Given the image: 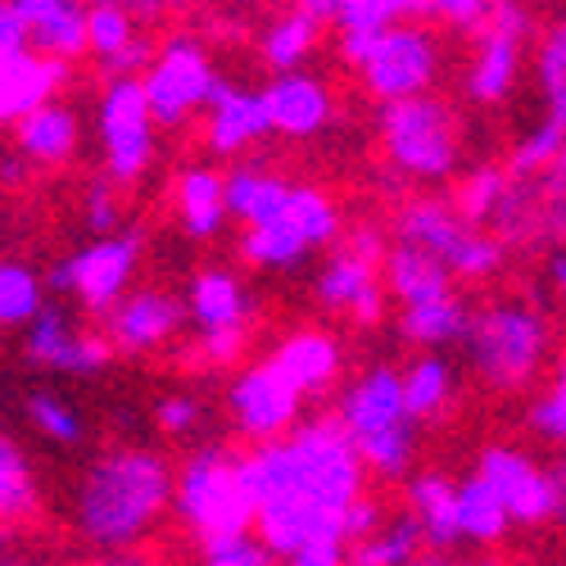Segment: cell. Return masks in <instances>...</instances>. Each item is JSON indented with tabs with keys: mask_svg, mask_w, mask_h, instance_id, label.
<instances>
[{
	"mask_svg": "<svg viewBox=\"0 0 566 566\" xmlns=\"http://www.w3.org/2000/svg\"><path fill=\"white\" fill-rule=\"evenodd\" d=\"M363 453L340 417H322L268 440L245 458L254 526L276 557L322 539H345V516L363 494ZM349 544V539H345Z\"/></svg>",
	"mask_w": 566,
	"mask_h": 566,
	"instance_id": "1",
	"label": "cell"
},
{
	"mask_svg": "<svg viewBox=\"0 0 566 566\" xmlns=\"http://www.w3.org/2000/svg\"><path fill=\"white\" fill-rule=\"evenodd\" d=\"M177 499V481L150 449H109L86 467L73 499L77 531L91 548L123 553L146 535Z\"/></svg>",
	"mask_w": 566,
	"mask_h": 566,
	"instance_id": "2",
	"label": "cell"
},
{
	"mask_svg": "<svg viewBox=\"0 0 566 566\" xmlns=\"http://www.w3.org/2000/svg\"><path fill=\"white\" fill-rule=\"evenodd\" d=\"M340 427L349 431L367 471H376V476H386V481H399L417 453V427H421L408 408V395H403V371H395V367L363 371L340 395Z\"/></svg>",
	"mask_w": 566,
	"mask_h": 566,
	"instance_id": "3",
	"label": "cell"
},
{
	"mask_svg": "<svg viewBox=\"0 0 566 566\" xmlns=\"http://www.w3.org/2000/svg\"><path fill=\"white\" fill-rule=\"evenodd\" d=\"M177 516L205 544L245 535L254 526V494L245 481V458H231L227 449H200L177 471Z\"/></svg>",
	"mask_w": 566,
	"mask_h": 566,
	"instance_id": "4",
	"label": "cell"
},
{
	"mask_svg": "<svg viewBox=\"0 0 566 566\" xmlns=\"http://www.w3.org/2000/svg\"><path fill=\"white\" fill-rule=\"evenodd\" d=\"M462 345L481 386L507 395L539 376L548 354V322L531 304H490L485 313L471 317V332Z\"/></svg>",
	"mask_w": 566,
	"mask_h": 566,
	"instance_id": "5",
	"label": "cell"
},
{
	"mask_svg": "<svg viewBox=\"0 0 566 566\" xmlns=\"http://www.w3.org/2000/svg\"><path fill=\"white\" fill-rule=\"evenodd\" d=\"M390 168L417 181H440L458 168V123L436 96L386 101L376 114Z\"/></svg>",
	"mask_w": 566,
	"mask_h": 566,
	"instance_id": "6",
	"label": "cell"
},
{
	"mask_svg": "<svg viewBox=\"0 0 566 566\" xmlns=\"http://www.w3.org/2000/svg\"><path fill=\"white\" fill-rule=\"evenodd\" d=\"M140 250H146V231H140V227L114 231V235H96L86 250L60 259L51 268V276H45V286L60 291V295H77L86 313L109 317L127 300V286L136 276Z\"/></svg>",
	"mask_w": 566,
	"mask_h": 566,
	"instance_id": "7",
	"label": "cell"
},
{
	"mask_svg": "<svg viewBox=\"0 0 566 566\" xmlns=\"http://www.w3.org/2000/svg\"><path fill=\"white\" fill-rule=\"evenodd\" d=\"M395 235L408 245H421L440 263H449L453 276H462V281H481V276L499 272V263H503V241L485 235L481 227H471L453 205H440V200L403 205L395 218Z\"/></svg>",
	"mask_w": 566,
	"mask_h": 566,
	"instance_id": "8",
	"label": "cell"
},
{
	"mask_svg": "<svg viewBox=\"0 0 566 566\" xmlns=\"http://www.w3.org/2000/svg\"><path fill=\"white\" fill-rule=\"evenodd\" d=\"M96 127L105 146V172L118 186H136V177L155 159V109L140 77H109L96 105Z\"/></svg>",
	"mask_w": 566,
	"mask_h": 566,
	"instance_id": "9",
	"label": "cell"
},
{
	"mask_svg": "<svg viewBox=\"0 0 566 566\" xmlns=\"http://www.w3.org/2000/svg\"><path fill=\"white\" fill-rule=\"evenodd\" d=\"M386 241L376 227H358L349 235V245L340 254L326 259V268L313 281V300L326 313H345L363 326H376L386 313L381 304V281H376V268H386Z\"/></svg>",
	"mask_w": 566,
	"mask_h": 566,
	"instance_id": "10",
	"label": "cell"
},
{
	"mask_svg": "<svg viewBox=\"0 0 566 566\" xmlns=\"http://www.w3.org/2000/svg\"><path fill=\"white\" fill-rule=\"evenodd\" d=\"M146 96L155 109L159 127H181L196 109H209L213 91H218V73L209 64V51L196 36H172L164 51L155 55V64L146 69Z\"/></svg>",
	"mask_w": 566,
	"mask_h": 566,
	"instance_id": "11",
	"label": "cell"
},
{
	"mask_svg": "<svg viewBox=\"0 0 566 566\" xmlns=\"http://www.w3.org/2000/svg\"><path fill=\"white\" fill-rule=\"evenodd\" d=\"M358 73L381 105L386 101H408V96H427V86L440 73V45L427 28L395 23L371 41V51L358 64Z\"/></svg>",
	"mask_w": 566,
	"mask_h": 566,
	"instance_id": "12",
	"label": "cell"
},
{
	"mask_svg": "<svg viewBox=\"0 0 566 566\" xmlns=\"http://www.w3.org/2000/svg\"><path fill=\"white\" fill-rule=\"evenodd\" d=\"M186 304H191V322L200 332V358L209 367H227L241 358L250 340V313H254V300L241 281L222 268H209L191 281Z\"/></svg>",
	"mask_w": 566,
	"mask_h": 566,
	"instance_id": "13",
	"label": "cell"
},
{
	"mask_svg": "<svg viewBox=\"0 0 566 566\" xmlns=\"http://www.w3.org/2000/svg\"><path fill=\"white\" fill-rule=\"evenodd\" d=\"M481 476L499 490L503 507L516 526H548L566 516V485L557 471L539 467L535 458H526L512 444H490L481 453Z\"/></svg>",
	"mask_w": 566,
	"mask_h": 566,
	"instance_id": "14",
	"label": "cell"
},
{
	"mask_svg": "<svg viewBox=\"0 0 566 566\" xmlns=\"http://www.w3.org/2000/svg\"><path fill=\"white\" fill-rule=\"evenodd\" d=\"M300 403H304V390L272 358L250 367L245 376H235V386L227 390L231 427L241 431L245 440H254V444L291 436L295 421H300Z\"/></svg>",
	"mask_w": 566,
	"mask_h": 566,
	"instance_id": "15",
	"label": "cell"
},
{
	"mask_svg": "<svg viewBox=\"0 0 566 566\" xmlns=\"http://www.w3.org/2000/svg\"><path fill=\"white\" fill-rule=\"evenodd\" d=\"M23 358L41 371H69V376H96L114 358L109 336L77 332L64 304H45L28 326H23Z\"/></svg>",
	"mask_w": 566,
	"mask_h": 566,
	"instance_id": "16",
	"label": "cell"
},
{
	"mask_svg": "<svg viewBox=\"0 0 566 566\" xmlns=\"http://www.w3.org/2000/svg\"><path fill=\"white\" fill-rule=\"evenodd\" d=\"M186 317H191V304L186 300H177L168 291H136L109 313L105 336L114 340L118 354H155L181 332Z\"/></svg>",
	"mask_w": 566,
	"mask_h": 566,
	"instance_id": "17",
	"label": "cell"
},
{
	"mask_svg": "<svg viewBox=\"0 0 566 566\" xmlns=\"http://www.w3.org/2000/svg\"><path fill=\"white\" fill-rule=\"evenodd\" d=\"M272 132L263 91H241L231 82H218L213 101H209V118H205V146L213 155H245L254 140H263Z\"/></svg>",
	"mask_w": 566,
	"mask_h": 566,
	"instance_id": "18",
	"label": "cell"
},
{
	"mask_svg": "<svg viewBox=\"0 0 566 566\" xmlns=\"http://www.w3.org/2000/svg\"><path fill=\"white\" fill-rule=\"evenodd\" d=\"M263 105L272 118V132L281 136H317L326 123H332V91L326 82H317L313 73H276L263 91Z\"/></svg>",
	"mask_w": 566,
	"mask_h": 566,
	"instance_id": "19",
	"label": "cell"
},
{
	"mask_svg": "<svg viewBox=\"0 0 566 566\" xmlns=\"http://www.w3.org/2000/svg\"><path fill=\"white\" fill-rule=\"evenodd\" d=\"M69 82V60L28 51L14 60H0V118L19 123L23 114L55 101V91Z\"/></svg>",
	"mask_w": 566,
	"mask_h": 566,
	"instance_id": "20",
	"label": "cell"
},
{
	"mask_svg": "<svg viewBox=\"0 0 566 566\" xmlns=\"http://www.w3.org/2000/svg\"><path fill=\"white\" fill-rule=\"evenodd\" d=\"M28 32H32V45L45 55H60V60H77V55H91L86 45V6L82 0H14Z\"/></svg>",
	"mask_w": 566,
	"mask_h": 566,
	"instance_id": "21",
	"label": "cell"
},
{
	"mask_svg": "<svg viewBox=\"0 0 566 566\" xmlns=\"http://www.w3.org/2000/svg\"><path fill=\"white\" fill-rule=\"evenodd\" d=\"M386 286H390V295H395L403 308L436 304V300H449V295H453V268L440 263L436 254H427L421 245L399 241V245L386 254Z\"/></svg>",
	"mask_w": 566,
	"mask_h": 566,
	"instance_id": "22",
	"label": "cell"
},
{
	"mask_svg": "<svg viewBox=\"0 0 566 566\" xmlns=\"http://www.w3.org/2000/svg\"><path fill=\"white\" fill-rule=\"evenodd\" d=\"M14 146L36 168H64L77 155V114L69 105H41L14 123Z\"/></svg>",
	"mask_w": 566,
	"mask_h": 566,
	"instance_id": "23",
	"label": "cell"
},
{
	"mask_svg": "<svg viewBox=\"0 0 566 566\" xmlns=\"http://www.w3.org/2000/svg\"><path fill=\"white\" fill-rule=\"evenodd\" d=\"M291 191H295V181L272 172L259 159H250V164L227 172V209H231L235 222H245V227L272 222L281 209L291 205Z\"/></svg>",
	"mask_w": 566,
	"mask_h": 566,
	"instance_id": "24",
	"label": "cell"
},
{
	"mask_svg": "<svg viewBox=\"0 0 566 566\" xmlns=\"http://www.w3.org/2000/svg\"><path fill=\"white\" fill-rule=\"evenodd\" d=\"M522 45L526 36H516V32L481 28V51L467 73V96L476 105H499L516 86V73H522Z\"/></svg>",
	"mask_w": 566,
	"mask_h": 566,
	"instance_id": "25",
	"label": "cell"
},
{
	"mask_svg": "<svg viewBox=\"0 0 566 566\" xmlns=\"http://www.w3.org/2000/svg\"><path fill=\"white\" fill-rule=\"evenodd\" d=\"M272 363L291 376V381L308 395L332 390V381L340 376V345L326 336V332H295L291 340H281Z\"/></svg>",
	"mask_w": 566,
	"mask_h": 566,
	"instance_id": "26",
	"label": "cell"
},
{
	"mask_svg": "<svg viewBox=\"0 0 566 566\" xmlns=\"http://www.w3.org/2000/svg\"><path fill=\"white\" fill-rule=\"evenodd\" d=\"M177 218L191 241H213L222 222L231 218L227 209V177L213 168H186L177 181Z\"/></svg>",
	"mask_w": 566,
	"mask_h": 566,
	"instance_id": "27",
	"label": "cell"
},
{
	"mask_svg": "<svg viewBox=\"0 0 566 566\" xmlns=\"http://www.w3.org/2000/svg\"><path fill=\"white\" fill-rule=\"evenodd\" d=\"M408 507L421 516L431 548H444V553H449L453 544H462V531H458V481L440 476V471L412 476V485H408Z\"/></svg>",
	"mask_w": 566,
	"mask_h": 566,
	"instance_id": "28",
	"label": "cell"
},
{
	"mask_svg": "<svg viewBox=\"0 0 566 566\" xmlns=\"http://www.w3.org/2000/svg\"><path fill=\"white\" fill-rule=\"evenodd\" d=\"M507 526H512V516H507L499 490L481 476V471L458 481V531L467 544H494L507 535Z\"/></svg>",
	"mask_w": 566,
	"mask_h": 566,
	"instance_id": "29",
	"label": "cell"
},
{
	"mask_svg": "<svg viewBox=\"0 0 566 566\" xmlns=\"http://www.w3.org/2000/svg\"><path fill=\"white\" fill-rule=\"evenodd\" d=\"M308 254H313V241L300 235L286 218H272L241 235V259L254 263L259 272H295Z\"/></svg>",
	"mask_w": 566,
	"mask_h": 566,
	"instance_id": "30",
	"label": "cell"
},
{
	"mask_svg": "<svg viewBox=\"0 0 566 566\" xmlns=\"http://www.w3.org/2000/svg\"><path fill=\"white\" fill-rule=\"evenodd\" d=\"M471 317L467 304L458 295L449 300H436V304H417V308H403V336L421 349H444V345H462L467 332H471Z\"/></svg>",
	"mask_w": 566,
	"mask_h": 566,
	"instance_id": "31",
	"label": "cell"
},
{
	"mask_svg": "<svg viewBox=\"0 0 566 566\" xmlns=\"http://www.w3.org/2000/svg\"><path fill=\"white\" fill-rule=\"evenodd\" d=\"M421 544H427V526H421V516L408 507L403 516H390L376 535L354 544L349 566H408L421 553Z\"/></svg>",
	"mask_w": 566,
	"mask_h": 566,
	"instance_id": "32",
	"label": "cell"
},
{
	"mask_svg": "<svg viewBox=\"0 0 566 566\" xmlns=\"http://www.w3.org/2000/svg\"><path fill=\"white\" fill-rule=\"evenodd\" d=\"M322 23H326V19H317V14H308V10L281 14V19L263 32V60H268L276 73H295V69L317 51Z\"/></svg>",
	"mask_w": 566,
	"mask_h": 566,
	"instance_id": "33",
	"label": "cell"
},
{
	"mask_svg": "<svg viewBox=\"0 0 566 566\" xmlns=\"http://www.w3.org/2000/svg\"><path fill=\"white\" fill-rule=\"evenodd\" d=\"M403 395H408V408L417 421L427 417H440L453 399V371L440 354H421L408 371H403Z\"/></svg>",
	"mask_w": 566,
	"mask_h": 566,
	"instance_id": "34",
	"label": "cell"
},
{
	"mask_svg": "<svg viewBox=\"0 0 566 566\" xmlns=\"http://www.w3.org/2000/svg\"><path fill=\"white\" fill-rule=\"evenodd\" d=\"M36 507V481H32V467L19 449L14 436L0 440V512H6V526H19L23 516H32Z\"/></svg>",
	"mask_w": 566,
	"mask_h": 566,
	"instance_id": "35",
	"label": "cell"
},
{
	"mask_svg": "<svg viewBox=\"0 0 566 566\" xmlns=\"http://www.w3.org/2000/svg\"><path fill=\"white\" fill-rule=\"evenodd\" d=\"M41 308H45V281L19 259L0 263V322L6 326H28Z\"/></svg>",
	"mask_w": 566,
	"mask_h": 566,
	"instance_id": "36",
	"label": "cell"
},
{
	"mask_svg": "<svg viewBox=\"0 0 566 566\" xmlns=\"http://www.w3.org/2000/svg\"><path fill=\"white\" fill-rule=\"evenodd\" d=\"M507 172H499V168H476L471 177H462V186L453 191V209L471 222V227H485V222H494L499 218V209H503V196H507Z\"/></svg>",
	"mask_w": 566,
	"mask_h": 566,
	"instance_id": "37",
	"label": "cell"
},
{
	"mask_svg": "<svg viewBox=\"0 0 566 566\" xmlns=\"http://www.w3.org/2000/svg\"><path fill=\"white\" fill-rule=\"evenodd\" d=\"M23 412H28V427L41 436V440H51V444H77L86 431H82V417L69 399L51 395V390H32L23 399Z\"/></svg>",
	"mask_w": 566,
	"mask_h": 566,
	"instance_id": "38",
	"label": "cell"
},
{
	"mask_svg": "<svg viewBox=\"0 0 566 566\" xmlns=\"http://www.w3.org/2000/svg\"><path fill=\"white\" fill-rule=\"evenodd\" d=\"M412 14H427V0H340V32H386Z\"/></svg>",
	"mask_w": 566,
	"mask_h": 566,
	"instance_id": "39",
	"label": "cell"
},
{
	"mask_svg": "<svg viewBox=\"0 0 566 566\" xmlns=\"http://www.w3.org/2000/svg\"><path fill=\"white\" fill-rule=\"evenodd\" d=\"M132 41H136L132 14L123 6H114V0H96L91 14H86V45H91V55H96V64L114 60L118 51H127Z\"/></svg>",
	"mask_w": 566,
	"mask_h": 566,
	"instance_id": "40",
	"label": "cell"
},
{
	"mask_svg": "<svg viewBox=\"0 0 566 566\" xmlns=\"http://www.w3.org/2000/svg\"><path fill=\"white\" fill-rule=\"evenodd\" d=\"M535 73H539L544 101H548V118H557V123L566 127V19L544 32Z\"/></svg>",
	"mask_w": 566,
	"mask_h": 566,
	"instance_id": "41",
	"label": "cell"
},
{
	"mask_svg": "<svg viewBox=\"0 0 566 566\" xmlns=\"http://www.w3.org/2000/svg\"><path fill=\"white\" fill-rule=\"evenodd\" d=\"M526 427L548 444H566V358L557 363V376H553L548 395L526 408Z\"/></svg>",
	"mask_w": 566,
	"mask_h": 566,
	"instance_id": "42",
	"label": "cell"
},
{
	"mask_svg": "<svg viewBox=\"0 0 566 566\" xmlns=\"http://www.w3.org/2000/svg\"><path fill=\"white\" fill-rule=\"evenodd\" d=\"M272 548L268 539L259 535H231V539H218V544H205V566H272Z\"/></svg>",
	"mask_w": 566,
	"mask_h": 566,
	"instance_id": "43",
	"label": "cell"
},
{
	"mask_svg": "<svg viewBox=\"0 0 566 566\" xmlns=\"http://www.w3.org/2000/svg\"><path fill=\"white\" fill-rule=\"evenodd\" d=\"M155 421H159V431H164V436L186 440V436H191L200 421H205V403L191 399V395H168V399H159Z\"/></svg>",
	"mask_w": 566,
	"mask_h": 566,
	"instance_id": "44",
	"label": "cell"
},
{
	"mask_svg": "<svg viewBox=\"0 0 566 566\" xmlns=\"http://www.w3.org/2000/svg\"><path fill=\"white\" fill-rule=\"evenodd\" d=\"M427 14H436L458 32H481L494 14V0H427Z\"/></svg>",
	"mask_w": 566,
	"mask_h": 566,
	"instance_id": "45",
	"label": "cell"
},
{
	"mask_svg": "<svg viewBox=\"0 0 566 566\" xmlns=\"http://www.w3.org/2000/svg\"><path fill=\"white\" fill-rule=\"evenodd\" d=\"M114 177H96L91 181V191H86V231H96V235H114L118 231V196H114Z\"/></svg>",
	"mask_w": 566,
	"mask_h": 566,
	"instance_id": "46",
	"label": "cell"
},
{
	"mask_svg": "<svg viewBox=\"0 0 566 566\" xmlns=\"http://www.w3.org/2000/svg\"><path fill=\"white\" fill-rule=\"evenodd\" d=\"M28 51H36L32 32H28L14 0H6V6H0V60H14V55H28Z\"/></svg>",
	"mask_w": 566,
	"mask_h": 566,
	"instance_id": "47",
	"label": "cell"
},
{
	"mask_svg": "<svg viewBox=\"0 0 566 566\" xmlns=\"http://www.w3.org/2000/svg\"><path fill=\"white\" fill-rule=\"evenodd\" d=\"M381 526H386V522H381V503L367 499V494H358V499H354V507H349V516H345V539L363 544L367 535H376Z\"/></svg>",
	"mask_w": 566,
	"mask_h": 566,
	"instance_id": "48",
	"label": "cell"
},
{
	"mask_svg": "<svg viewBox=\"0 0 566 566\" xmlns=\"http://www.w3.org/2000/svg\"><path fill=\"white\" fill-rule=\"evenodd\" d=\"M286 566H349V553H345V539H322V544L291 553Z\"/></svg>",
	"mask_w": 566,
	"mask_h": 566,
	"instance_id": "49",
	"label": "cell"
},
{
	"mask_svg": "<svg viewBox=\"0 0 566 566\" xmlns=\"http://www.w3.org/2000/svg\"><path fill=\"white\" fill-rule=\"evenodd\" d=\"M114 6H123L127 14H140V19H155L159 10L172 6V0H114Z\"/></svg>",
	"mask_w": 566,
	"mask_h": 566,
	"instance_id": "50",
	"label": "cell"
},
{
	"mask_svg": "<svg viewBox=\"0 0 566 566\" xmlns=\"http://www.w3.org/2000/svg\"><path fill=\"white\" fill-rule=\"evenodd\" d=\"M291 10H308L317 19H336L340 14V0H291Z\"/></svg>",
	"mask_w": 566,
	"mask_h": 566,
	"instance_id": "51",
	"label": "cell"
},
{
	"mask_svg": "<svg viewBox=\"0 0 566 566\" xmlns=\"http://www.w3.org/2000/svg\"><path fill=\"white\" fill-rule=\"evenodd\" d=\"M408 566H458V562H453L444 548H431V553H417Z\"/></svg>",
	"mask_w": 566,
	"mask_h": 566,
	"instance_id": "52",
	"label": "cell"
},
{
	"mask_svg": "<svg viewBox=\"0 0 566 566\" xmlns=\"http://www.w3.org/2000/svg\"><path fill=\"white\" fill-rule=\"evenodd\" d=\"M548 276H553V286H557V295L566 300V254H553V263H548Z\"/></svg>",
	"mask_w": 566,
	"mask_h": 566,
	"instance_id": "53",
	"label": "cell"
},
{
	"mask_svg": "<svg viewBox=\"0 0 566 566\" xmlns=\"http://www.w3.org/2000/svg\"><path fill=\"white\" fill-rule=\"evenodd\" d=\"M557 476H562V485H566V453H562V462H557Z\"/></svg>",
	"mask_w": 566,
	"mask_h": 566,
	"instance_id": "54",
	"label": "cell"
}]
</instances>
